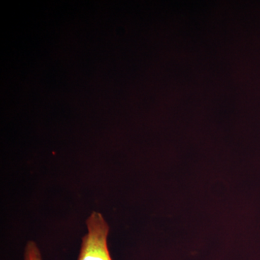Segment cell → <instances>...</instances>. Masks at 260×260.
<instances>
[{
	"label": "cell",
	"instance_id": "cell-1",
	"mask_svg": "<svg viewBox=\"0 0 260 260\" xmlns=\"http://www.w3.org/2000/svg\"><path fill=\"white\" fill-rule=\"evenodd\" d=\"M86 226L88 232L83 237L78 260H113L108 246L109 225L104 215L92 212Z\"/></svg>",
	"mask_w": 260,
	"mask_h": 260
},
{
	"label": "cell",
	"instance_id": "cell-2",
	"mask_svg": "<svg viewBox=\"0 0 260 260\" xmlns=\"http://www.w3.org/2000/svg\"><path fill=\"white\" fill-rule=\"evenodd\" d=\"M24 260H43L40 249L34 241H29L27 243L24 252Z\"/></svg>",
	"mask_w": 260,
	"mask_h": 260
}]
</instances>
